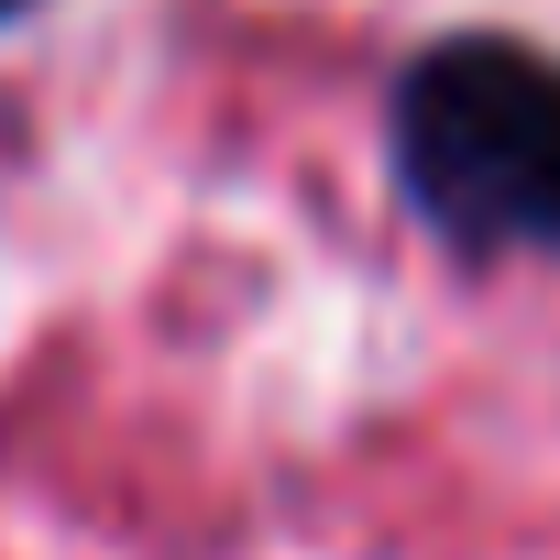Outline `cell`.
Masks as SVG:
<instances>
[{"mask_svg":"<svg viewBox=\"0 0 560 560\" xmlns=\"http://www.w3.org/2000/svg\"><path fill=\"white\" fill-rule=\"evenodd\" d=\"M396 176L462 242H549L560 209V67L505 34H451L396 89Z\"/></svg>","mask_w":560,"mask_h":560,"instance_id":"1","label":"cell"},{"mask_svg":"<svg viewBox=\"0 0 560 560\" xmlns=\"http://www.w3.org/2000/svg\"><path fill=\"white\" fill-rule=\"evenodd\" d=\"M549 242H560V209H549Z\"/></svg>","mask_w":560,"mask_h":560,"instance_id":"2","label":"cell"},{"mask_svg":"<svg viewBox=\"0 0 560 560\" xmlns=\"http://www.w3.org/2000/svg\"><path fill=\"white\" fill-rule=\"evenodd\" d=\"M0 12H23V0H0Z\"/></svg>","mask_w":560,"mask_h":560,"instance_id":"3","label":"cell"}]
</instances>
